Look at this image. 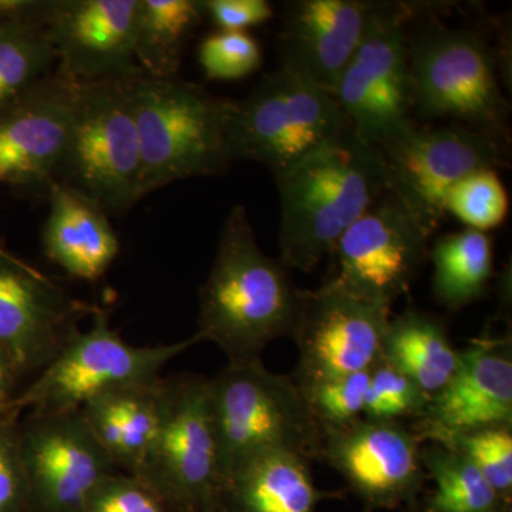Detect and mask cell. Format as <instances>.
Returning a JSON list of instances; mask_svg holds the SVG:
<instances>
[{"label":"cell","mask_w":512,"mask_h":512,"mask_svg":"<svg viewBox=\"0 0 512 512\" xmlns=\"http://www.w3.org/2000/svg\"><path fill=\"white\" fill-rule=\"evenodd\" d=\"M281 259L264 254L244 205H235L222 227L217 255L200 289L198 330L228 362L259 359L279 338H291L302 289Z\"/></svg>","instance_id":"1"},{"label":"cell","mask_w":512,"mask_h":512,"mask_svg":"<svg viewBox=\"0 0 512 512\" xmlns=\"http://www.w3.org/2000/svg\"><path fill=\"white\" fill-rule=\"evenodd\" d=\"M275 181L281 202L279 259L302 272L315 271L343 232L387 192L382 151L352 127Z\"/></svg>","instance_id":"2"},{"label":"cell","mask_w":512,"mask_h":512,"mask_svg":"<svg viewBox=\"0 0 512 512\" xmlns=\"http://www.w3.org/2000/svg\"><path fill=\"white\" fill-rule=\"evenodd\" d=\"M143 157V197L175 181L227 173L234 164L228 128L234 99L180 76L128 77Z\"/></svg>","instance_id":"3"},{"label":"cell","mask_w":512,"mask_h":512,"mask_svg":"<svg viewBox=\"0 0 512 512\" xmlns=\"http://www.w3.org/2000/svg\"><path fill=\"white\" fill-rule=\"evenodd\" d=\"M222 483L235 470L271 453L320 461L322 426L292 376L259 359L228 362L208 379ZM224 488V487H222Z\"/></svg>","instance_id":"4"},{"label":"cell","mask_w":512,"mask_h":512,"mask_svg":"<svg viewBox=\"0 0 512 512\" xmlns=\"http://www.w3.org/2000/svg\"><path fill=\"white\" fill-rule=\"evenodd\" d=\"M407 43L413 111L510 144V104L500 86V64L480 33L424 16L419 23L410 19Z\"/></svg>","instance_id":"5"},{"label":"cell","mask_w":512,"mask_h":512,"mask_svg":"<svg viewBox=\"0 0 512 512\" xmlns=\"http://www.w3.org/2000/svg\"><path fill=\"white\" fill-rule=\"evenodd\" d=\"M55 184L123 215L143 200V157L127 79L77 83Z\"/></svg>","instance_id":"6"},{"label":"cell","mask_w":512,"mask_h":512,"mask_svg":"<svg viewBox=\"0 0 512 512\" xmlns=\"http://www.w3.org/2000/svg\"><path fill=\"white\" fill-rule=\"evenodd\" d=\"M349 127L335 94L278 67L245 99L234 100L229 151L234 163L255 161L276 177Z\"/></svg>","instance_id":"7"},{"label":"cell","mask_w":512,"mask_h":512,"mask_svg":"<svg viewBox=\"0 0 512 512\" xmlns=\"http://www.w3.org/2000/svg\"><path fill=\"white\" fill-rule=\"evenodd\" d=\"M200 342L195 333L168 345H130L111 328L110 309L97 305L92 326L77 330L35 382L18 393L12 413L76 412L110 390L158 382L171 360Z\"/></svg>","instance_id":"8"},{"label":"cell","mask_w":512,"mask_h":512,"mask_svg":"<svg viewBox=\"0 0 512 512\" xmlns=\"http://www.w3.org/2000/svg\"><path fill=\"white\" fill-rule=\"evenodd\" d=\"M414 12L406 3L372 2L359 46L333 92L356 136L377 148L417 124L407 43Z\"/></svg>","instance_id":"9"},{"label":"cell","mask_w":512,"mask_h":512,"mask_svg":"<svg viewBox=\"0 0 512 512\" xmlns=\"http://www.w3.org/2000/svg\"><path fill=\"white\" fill-rule=\"evenodd\" d=\"M134 476L171 512L220 503L224 483L208 379L183 375L163 380L157 434Z\"/></svg>","instance_id":"10"},{"label":"cell","mask_w":512,"mask_h":512,"mask_svg":"<svg viewBox=\"0 0 512 512\" xmlns=\"http://www.w3.org/2000/svg\"><path fill=\"white\" fill-rule=\"evenodd\" d=\"M431 232L389 191L336 242L329 284L392 311L429 258Z\"/></svg>","instance_id":"11"},{"label":"cell","mask_w":512,"mask_h":512,"mask_svg":"<svg viewBox=\"0 0 512 512\" xmlns=\"http://www.w3.org/2000/svg\"><path fill=\"white\" fill-rule=\"evenodd\" d=\"M387 191L430 231L446 217V198L454 185L483 168L505 164L507 146L460 124L420 127L380 148Z\"/></svg>","instance_id":"12"},{"label":"cell","mask_w":512,"mask_h":512,"mask_svg":"<svg viewBox=\"0 0 512 512\" xmlns=\"http://www.w3.org/2000/svg\"><path fill=\"white\" fill-rule=\"evenodd\" d=\"M30 512H83L94 488L119 470L82 410L28 413L19 421Z\"/></svg>","instance_id":"13"},{"label":"cell","mask_w":512,"mask_h":512,"mask_svg":"<svg viewBox=\"0 0 512 512\" xmlns=\"http://www.w3.org/2000/svg\"><path fill=\"white\" fill-rule=\"evenodd\" d=\"M390 311L360 301L325 282L303 291L291 338L299 362L293 379L302 384L367 372L382 359Z\"/></svg>","instance_id":"14"},{"label":"cell","mask_w":512,"mask_h":512,"mask_svg":"<svg viewBox=\"0 0 512 512\" xmlns=\"http://www.w3.org/2000/svg\"><path fill=\"white\" fill-rule=\"evenodd\" d=\"M421 441L402 421L362 419L348 426L322 427L320 461L345 478L369 510L413 505L426 473Z\"/></svg>","instance_id":"15"},{"label":"cell","mask_w":512,"mask_h":512,"mask_svg":"<svg viewBox=\"0 0 512 512\" xmlns=\"http://www.w3.org/2000/svg\"><path fill=\"white\" fill-rule=\"evenodd\" d=\"M77 83L57 67L0 109V183L47 198L69 136Z\"/></svg>","instance_id":"16"},{"label":"cell","mask_w":512,"mask_h":512,"mask_svg":"<svg viewBox=\"0 0 512 512\" xmlns=\"http://www.w3.org/2000/svg\"><path fill=\"white\" fill-rule=\"evenodd\" d=\"M96 306L69 295L22 258L0 255V348L25 375L45 369Z\"/></svg>","instance_id":"17"},{"label":"cell","mask_w":512,"mask_h":512,"mask_svg":"<svg viewBox=\"0 0 512 512\" xmlns=\"http://www.w3.org/2000/svg\"><path fill=\"white\" fill-rule=\"evenodd\" d=\"M490 427H512L511 346L480 339L460 350L456 373L430 397L412 430L420 441L443 444Z\"/></svg>","instance_id":"18"},{"label":"cell","mask_w":512,"mask_h":512,"mask_svg":"<svg viewBox=\"0 0 512 512\" xmlns=\"http://www.w3.org/2000/svg\"><path fill=\"white\" fill-rule=\"evenodd\" d=\"M137 10L138 0H52L45 29L57 67L79 82L133 76Z\"/></svg>","instance_id":"19"},{"label":"cell","mask_w":512,"mask_h":512,"mask_svg":"<svg viewBox=\"0 0 512 512\" xmlns=\"http://www.w3.org/2000/svg\"><path fill=\"white\" fill-rule=\"evenodd\" d=\"M372 2L295 0L286 3L278 35L279 67L335 92L365 32Z\"/></svg>","instance_id":"20"},{"label":"cell","mask_w":512,"mask_h":512,"mask_svg":"<svg viewBox=\"0 0 512 512\" xmlns=\"http://www.w3.org/2000/svg\"><path fill=\"white\" fill-rule=\"evenodd\" d=\"M42 232L47 259L67 275L96 282L120 254V239L103 208L69 188L53 184Z\"/></svg>","instance_id":"21"},{"label":"cell","mask_w":512,"mask_h":512,"mask_svg":"<svg viewBox=\"0 0 512 512\" xmlns=\"http://www.w3.org/2000/svg\"><path fill=\"white\" fill-rule=\"evenodd\" d=\"M163 379L100 394L82 407L94 437L114 466L136 474L143 464L161 417Z\"/></svg>","instance_id":"22"},{"label":"cell","mask_w":512,"mask_h":512,"mask_svg":"<svg viewBox=\"0 0 512 512\" xmlns=\"http://www.w3.org/2000/svg\"><path fill=\"white\" fill-rule=\"evenodd\" d=\"M335 497L319 490L311 461L291 453L265 454L227 478L221 501L227 512H318Z\"/></svg>","instance_id":"23"},{"label":"cell","mask_w":512,"mask_h":512,"mask_svg":"<svg viewBox=\"0 0 512 512\" xmlns=\"http://www.w3.org/2000/svg\"><path fill=\"white\" fill-rule=\"evenodd\" d=\"M382 360L431 397L456 373L460 350L448 338L443 319L409 309L389 320L384 333Z\"/></svg>","instance_id":"24"},{"label":"cell","mask_w":512,"mask_h":512,"mask_svg":"<svg viewBox=\"0 0 512 512\" xmlns=\"http://www.w3.org/2000/svg\"><path fill=\"white\" fill-rule=\"evenodd\" d=\"M205 19L202 0H138L134 55L157 79L180 76L185 47Z\"/></svg>","instance_id":"25"},{"label":"cell","mask_w":512,"mask_h":512,"mask_svg":"<svg viewBox=\"0 0 512 512\" xmlns=\"http://www.w3.org/2000/svg\"><path fill=\"white\" fill-rule=\"evenodd\" d=\"M433 293L450 311L483 298L494 271L493 241L487 232L464 228L441 235L430 248Z\"/></svg>","instance_id":"26"},{"label":"cell","mask_w":512,"mask_h":512,"mask_svg":"<svg viewBox=\"0 0 512 512\" xmlns=\"http://www.w3.org/2000/svg\"><path fill=\"white\" fill-rule=\"evenodd\" d=\"M424 473L434 481L423 512H510L470 460L453 448L430 443L421 447Z\"/></svg>","instance_id":"27"},{"label":"cell","mask_w":512,"mask_h":512,"mask_svg":"<svg viewBox=\"0 0 512 512\" xmlns=\"http://www.w3.org/2000/svg\"><path fill=\"white\" fill-rule=\"evenodd\" d=\"M55 47L42 26L0 23V109L53 72Z\"/></svg>","instance_id":"28"},{"label":"cell","mask_w":512,"mask_h":512,"mask_svg":"<svg viewBox=\"0 0 512 512\" xmlns=\"http://www.w3.org/2000/svg\"><path fill=\"white\" fill-rule=\"evenodd\" d=\"M510 210L507 190L497 168H483L454 185L446 198V214L468 229L488 232L503 225Z\"/></svg>","instance_id":"29"},{"label":"cell","mask_w":512,"mask_h":512,"mask_svg":"<svg viewBox=\"0 0 512 512\" xmlns=\"http://www.w3.org/2000/svg\"><path fill=\"white\" fill-rule=\"evenodd\" d=\"M441 446L453 448L466 456L498 497L511 507L512 427L470 431L451 437Z\"/></svg>","instance_id":"30"},{"label":"cell","mask_w":512,"mask_h":512,"mask_svg":"<svg viewBox=\"0 0 512 512\" xmlns=\"http://www.w3.org/2000/svg\"><path fill=\"white\" fill-rule=\"evenodd\" d=\"M429 399L409 377L380 359L370 370L363 417L379 421L416 420Z\"/></svg>","instance_id":"31"},{"label":"cell","mask_w":512,"mask_h":512,"mask_svg":"<svg viewBox=\"0 0 512 512\" xmlns=\"http://www.w3.org/2000/svg\"><path fill=\"white\" fill-rule=\"evenodd\" d=\"M370 370L302 386L296 384L320 426H348L363 417Z\"/></svg>","instance_id":"32"},{"label":"cell","mask_w":512,"mask_h":512,"mask_svg":"<svg viewBox=\"0 0 512 512\" xmlns=\"http://www.w3.org/2000/svg\"><path fill=\"white\" fill-rule=\"evenodd\" d=\"M198 62L208 80H241L261 69L262 49L247 32L218 30L202 40Z\"/></svg>","instance_id":"33"},{"label":"cell","mask_w":512,"mask_h":512,"mask_svg":"<svg viewBox=\"0 0 512 512\" xmlns=\"http://www.w3.org/2000/svg\"><path fill=\"white\" fill-rule=\"evenodd\" d=\"M83 512H171L141 478L114 471L100 481L84 504Z\"/></svg>","instance_id":"34"},{"label":"cell","mask_w":512,"mask_h":512,"mask_svg":"<svg viewBox=\"0 0 512 512\" xmlns=\"http://www.w3.org/2000/svg\"><path fill=\"white\" fill-rule=\"evenodd\" d=\"M18 416L0 420V512H30L28 477L20 451Z\"/></svg>","instance_id":"35"},{"label":"cell","mask_w":512,"mask_h":512,"mask_svg":"<svg viewBox=\"0 0 512 512\" xmlns=\"http://www.w3.org/2000/svg\"><path fill=\"white\" fill-rule=\"evenodd\" d=\"M205 18L221 32H247L274 18V8L266 0H202Z\"/></svg>","instance_id":"36"},{"label":"cell","mask_w":512,"mask_h":512,"mask_svg":"<svg viewBox=\"0 0 512 512\" xmlns=\"http://www.w3.org/2000/svg\"><path fill=\"white\" fill-rule=\"evenodd\" d=\"M52 0H0V23H25L45 28Z\"/></svg>","instance_id":"37"},{"label":"cell","mask_w":512,"mask_h":512,"mask_svg":"<svg viewBox=\"0 0 512 512\" xmlns=\"http://www.w3.org/2000/svg\"><path fill=\"white\" fill-rule=\"evenodd\" d=\"M23 376L25 373L16 360L0 348V420L16 416L12 413V404L18 396V384Z\"/></svg>","instance_id":"38"},{"label":"cell","mask_w":512,"mask_h":512,"mask_svg":"<svg viewBox=\"0 0 512 512\" xmlns=\"http://www.w3.org/2000/svg\"><path fill=\"white\" fill-rule=\"evenodd\" d=\"M185 512H227V510H225L224 504L220 501V503L204 505V507L194 508V510H188Z\"/></svg>","instance_id":"39"},{"label":"cell","mask_w":512,"mask_h":512,"mask_svg":"<svg viewBox=\"0 0 512 512\" xmlns=\"http://www.w3.org/2000/svg\"><path fill=\"white\" fill-rule=\"evenodd\" d=\"M9 251H6L5 248L3 247H0V255H3V254H8Z\"/></svg>","instance_id":"40"}]
</instances>
